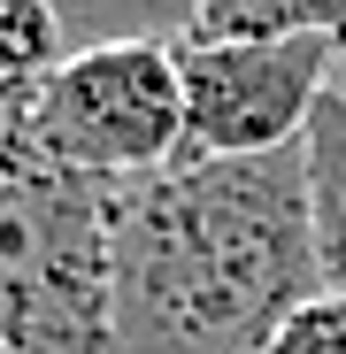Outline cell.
Segmentation results:
<instances>
[{
  "mask_svg": "<svg viewBox=\"0 0 346 354\" xmlns=\"http://www.w3.org/2000/svg\"><path fill=\"white\" fill-rule=\"evenodd\" d=\"M115 201L124 185L46 147L39 115L0 154V346L115 354Z\"/></svg>",
  "mask_w": 346,
  "mask_h": 354,
  "instance_id": "7a4b0ae2",
  "label": "cell"
},
{
  "mask_svg": "<svg viewBox=\"0 0 346 354\" xmlns=\"http://www.w3.org/2000/svg\"><path fill=\"white\" fill-rule=\"evenodd\" d=\"M331 93H346V54H338V85H331Z\"/></svg>",
  "mask_w": 346,
  "mask_h": 354,
  "instance_id": "9c48e42d",
  "label": "cell"
},
{
  "mask_svg": "<svg viewBox=\"0 0 346 354\" xmlns=\"http://www.w3.org/2000/svg\"><path fill=\"white\" fill-rule=\"evenodd\" d=\"M70 31V46H124V39H185L200 0H39Z\"/></svg>",
  "mask_w": 346,
  "mask_h": 354,
  "instance_id": "8992f818",
  "label": "cell"
},
{
  "mask_svg": "<svg viewBox=\"0 0 346 354\" xmlns=\"http://www.w3.org/2000/svg\"><path fill=\"white\" fill-rule=\"evenodd\" d=\"M0 354H8V346H0Z\"/></svg>",
  "mask_w": 346,
  "mask_h": 354,
  "instance_id": "30bf717a",
  "label": "cell"
},
{
  "mask_svg": "<svg viewBox=\"0 0 346 354\" xmlns=\"http://www.w3.org/2000/svg\"><path fill=\"white\" fill-rule=\"evenodd\" d=\"M338 39H177V77H185V154L193 162H247L300 147L316 108L338 85Z\"/></svg>",
  "mask_w": 346,
  "mask_h": 354,
  "instance_id": "277c9868",
  "label": "cell"
},
{
  "mask_svg": "<svg viewBox=\"0 0 346 354\" xmlns=\"http://www.w3.org/2000/svg\"><path fill=\"white\" fill-rule=\"evenodd\" d=\"M193 31H208V39H338L346 46V0H200Z\"/></svg>",
  "mask_w": 346,
  "mask_h": 354,
  "instance_id": "52a82bcc",
  "label": "cell"
},
{
  "mask_svg": "<svg viewBox=\"0 0 346 354\" xmlns=\"http://www.w3.org/2000/svg\"><path fill=\"white\" fill-rule=\"evenodd\" d=\"M316 292L300 147L162 169L115 201V354H269Z\"/></svg>",
  "mask_w": 346,
  "mask_h": 354,
  "instance_id": "6da1fadb",
  "label": "cell"
},
{
  "mask_svg": "<svg viewBox=\"0 0 346 354\" xmlns=\"http://www.w3.org/2000/svg\"><path fill=\"white\" fill-rule=\"evenodd\" d=\"M300 162H308V223H316L323 285L346 292V93H331L316 108V124L300 139Z\"/></svg>",
  "mask_w": 346,
  "mask_h": 354,
  "instance_id": "5b68a950",
  "label": "cell"
},
{
  "mask_svg": "<svg viewBox=\"0 0 346 354\" xmlns=\"http://www.w3.org/2000/svg\"><path fill=\"white\" fill-rule=\"evenodd\" d=\"M269 354H346V292H316L308 308H293Z\"/></svg>",
  "mask_w": 346,
  "mask_h": 354,
  "instance_id": "ba28073f",
  "label": "cell"
},
{
  "mask_svg": "<svg viewBox=\"0 0 346 354\" xmlns=\"http://www.w3.org/2000/svg\"><path fill=\"white\" fill-rule=\"evenodd\" d=\"M31 115L62 162L108 177V185H146V177L177 169L185 154L177 39H124L70 54L31 100Z\"/></svg>",
  "mask_w": 346,
  "mask_h": 354,
  "instance_id": "3957f363",
  "label": "cell"
}]
</instances>
